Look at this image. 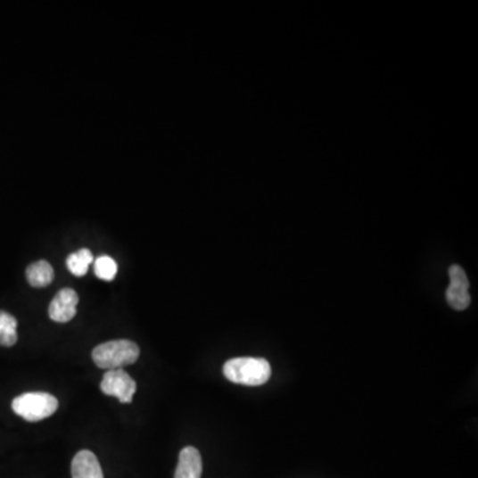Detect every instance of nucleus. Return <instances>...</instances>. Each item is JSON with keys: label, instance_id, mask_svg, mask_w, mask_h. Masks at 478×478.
<instances>
[{"label": "nucleus", "instance_id": "nucleus-9", "mask_svg": "<svg viewBox=\"0 0 478 478\" xmlns=\"http://www.w3.org/2000/svg\"><path fill=\"white\" fill-rule=\"evenodd\" d=\"M27 281L32 287H45L48 284H53L54 278H55V273H54L53 266L47 260H37V262L31 263L27 268L26 271Z\"/></svg>", "mask_w": 478, "mask_h": 478}, {"label": "nucleus", "instance_id": "nucleus-10", "mask_svg": "<svg viewBox=\"0 0 478 478\" xmlns=\"http://www.w3.org/2000/svg\"><path fill=\"white\" fill-rule=\"evenodd\" d=\"M94 262V255L91 250L81 249L68 255L67 268L73 276H84L88 273V268Z\"/></svg>", "mask_w": 478, "mask_h": 478}, {"label": "nucleus", "instance_id": "nucleus-4", "mask_svg": "<svg viewBox=\"0 0 478 478\" xmlns=\"http://www.w3.org/2000/svg\"><path fill=\"white\" fill-rule=\"evenodd\" d=\"M100 388L105 395L118 398L120 403H130L137 391V384L124 369L119 368L105 372Z\"/></svg>", "mask_w": 478, "mask_h": 478}, {"label": "nucleus", "instance_id": "nucleus-6", "mask_svg": "<svg viewBox=\"0 0 478 478\" xmlns=\"http://www.w3.org/2000/svg\"><path fill=\"white\" fill-rule=\"evenodd\" d=\"M78 295L75 290H60L55 298L51 301L48 314L54 322L67 323L72 320L78 309Z\"/></svg>", "mask_w": 478, "mask_h": 478}, {"label": "nucleus", "instance_id": "nucleus-8", "mask_svg": "<svg viewBox=\"0 0 478 478\" xmlns=\"http://www.w3.org/2000/svg\"><path fill=\"white\" fill-rule=\"evenodd\" d=\"M202 476V457L194 447H186L179 453L178 466L175 478H201Z\"/></svg>", "mask_w": 478, "mask_h": 478}, {"label": "nucleus", "instance_id": "nucleus-11", "mask_svg": "<svg viewBox=\"0 0 478 478\" xmlns=\"http://www.w3.org/2000/svg\"><path fill=\"white\" fill-rule=\"evenodd\" d=\"M18 320L5 311H0V346L12 347L18 342Z\"/></svg>", "mask_w": 478, "mask_h": 478}, {"label": "nucleus", "instance_id": "nucleus-1", "mask_svg": "<svg viewBox=\"0 0 478 478\" xmlns=\"http://www.w3.org/2000/svg\"><path fill=\"white\" fill-rule=\"evenodd\" d=\"M224 375L235 384L258 387L271 377V366L262 358H235L225 363Z\"/></svg>", "mask_w": 478, "mask_h": 478}, {"label": "nucleus", "instance_id": "nucleus-7", "mask_svg": "<svg viewBox=\"0 0 478 478\" xmlns=\"http://www.w3.org/2000/svg\"><path fill=\"white\" fill-rule=\"evenodd\" d=\"M72 478H104L102 466L91 450H80L73 457Z\"/></svg>", "mask_w": 478, "mask_h": 478}, {"label": "nucleus", "instance_id": "nucleus-5", "mask_svg": "<svg viewBox=\"0 0 478 478\" xmlns=\"http://www.w3.org/2000/svg\"><path fill=\"white\" fill-rule=\"evenodd\" d=\"M449 287L447 289V301L457 311L466 309L471 304L469 294V279L461 266L453 265L449 268Z\"/></svg>", "mask_w": 478, "mask_h": 478}, {"label": "nucleus", "instance_id": "nucleus-3", "mask_svg": "<svg viewBox=\"0 0 478 478\" xmlns=\"http://www.w3.org/2000/svg\"><path fill=\"white\" fill-rule=\"evenodd\" d=\"M58 407V399L47 392H27L12 400L13 412L31 423L53 416Z\"/></svg>", "mask_w": 478, "mask_h": 478}, {"label": "nucleus", "instance_id": "nucleus-12", "mask_svg": "<svg viewBox=\"0 0 478 478\" xmlns=\"http://www.w3.org/2000/svg\"><path fill=\"white\" fill-rule=\"evenodd\" d=\"M95 274L102 281L111 282L118 276V263L108 255H102L95 260Z\"/></svg>", "mask_w": 478, "mask_h": 478}, {"label": "nucleus", "instance_id": "nucleus-2", "mask_svg": "<svg viewBox=\"0 0 478 478\" xmlns=\"http://www.w3.org/2000/svg\"><path fill=\"white\" fill-rule=\"evenodd\" d=\"M138 357H140V349L137 344L132 341H125V339L100 344L95 347L92 352L95 364L99 368H104L107 371L130 366L137 361Z\"/></svg>", "mask_w": 478, "mask_h": 478}]
</instances>
